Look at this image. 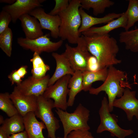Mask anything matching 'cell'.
I'll return each mask as SVG.
<instances>
[{"label":"cell","instance_id":"obj_1","mask_svg":"<svg viewBox=\"0 0 138 138\" xmlns=\"http://www.w3.org/2000/svg\"><path fill=\"white\" fill-rule=\"evenodd\" d=\"M83 36L88 51L96 58L100 69L121 62L116 57L119 48L114 38L109 34Z\"/></svg>","mask_w":138,"mask_h":138},{"label":"cell","instance_id":"obj_2","mask_svg":"<svg viewBox=\"0 0 138 138\" xmlns=\"http://www.w3.org/2000/svg\"><path fill=\"white\" fill-rule=\"evenodd\" d=\"M103 82L97 88L92 87L89 93L91 94L97 95L100 92L105 91L108 97L109 110L111 112L113 110V103L116 98H120L123 95L125 88H131L128 81L126 73L117 69L113 65L108 68L107 76Z\"/></svg>","mask_w":138,"mask_h":138},{"label":"cell","instance_id":"obj_3","mask_svg":"<svg viewBox=\"0 0 138 138\" xmlns=\"http://www.w3.org/2000/svg\"><path fill=\"white\" fill-rule=\"evenodd\" d=\"M81 6L80 0H70L67 8L58 15L61 21L59 37L72 44H77L80 37L79 30L82 20L79 9Z\"/></svg>","mask_w":138,"mask_h":138},{"label":"cell","instance_id":"obj_4","mask_svg":"<svg viewBox=\"0 0 138 138\" xmlns=\"http://www.w3.org/2000/svg\"><path fill=\"white\" fill-rule=\"evenodd\" d=\"M55 111L62 124L64 138H67L68 135L73 131L90 130L88 124L90 111L81 104L79 103L72 113H68L59 108H56Z\"/></svg>","mask_w":138,"mask_h":138},{"label":"cell","instance_id":"obj_5","mask_svg":"<svg viewBox=\"0 0 138 138\" xmlns=\"http://www.w3.org/2000/svg\"><path fill=\"white\" fill-rule=\"evenodd\" d=\"M99 112L100 122L96 130L97 133L108 131L110 132L112 136H116L118 138H125L133 133L132 130L124 129L118 125L117 124L118 120L116 115L110 113L108 101L105 97L102 100L101 107Z\"/></svg>","mask_w":138,"mask_h":138},{"label":"cell","instance_id":"obj_6","mask_svg":"<svg viewBox=\"0 0 138 138\" xmlns=\"http://www.w3.org/2000/svg\"><path fill=\"white\" fill-rule=\"evenodd\" d=\"M37 107L34 112L36 117L39 118L45 124L49 138H56L55 133L60 125L59 121L54 116L52 111L54 101L51 99L43 95L37 97Z\"/></svg>","mask_w":138,"mask_h":138},{"label":"cell","instance_id":"obj_7","mask_svg":"<svg viewBox=\"0 0 138 138\" xmlns=\"http://www.w3.org/2000/svg\"><path fill=\"white\" fill-rule=\"evenodd\" d=\"M77 44V46L74 47L66 43L65 51L63 53L74 71L88 70V60L91 54L88 50L83 35L80 36Z\"/></svg>","mask_w":138,"mask_h":138},{"label":"cell","instance_id":"obj_8","mask_svg":"<svg viewBox=\"0 0 138 138\" xmlns=\"http://www.w3.org/2000/svg\"><path fill=\"white\" fill-rule=\"evenodd\" d=\"M67 75L61 78L53 85L48 87L43 96L45 98L52 99L54 107L66 111L68 107L67 96L69 92L68 85L71 77Z\"/></svg>","mask_w":138,"mask_h":138},{"label":"cell","instance_id":"obj_9","mask_svg":"<svg viewBox=\"0 0 138 138\" xmlns=\"http://www.w3.org/2000/svg\"><path fill=\"white\" fill-rule=\"evenodd\" d=\"M49 36V34H46L33 39L20 37L17 38V42L23 49L40 54L43 52L53 53L61 46L63 40L61 39L57 42H53L48 37Z\"/></svg>","mask_w":138,"mask_h":138},{"label":"cell","instance_id":"obj_10","mask_svg":"<svg viewBox=\"0 0 138 138\" xmlns=\"http://www.w3.org/2000/svg\"><path fill=\"white\" fill-rule=\"evenodd\" d=\"M29 14L38 20L42 29L50 31L52 37L56 39L59 37L61 22L59 15H52L47 13L41 7L35 8Z\"/></svg>","mask_w":138,"mask_h":138},{"label":"cell","instance_id":"obj_11","mask_svg":"<svg viewBox=\"0 0 138 138\" xmlns=\"http://www.w3.org/2000/svg\"><path fill=\"white\" fill-rule=\"evenodd\" d=\"M44 0H16L13 4L3 7L2 10L8 12L11 15L12 21L15 23L23 15L29 14L35 8L42 7Z\"/></svg>","mask_w":138,"mask_h":138},{"label":"cell","instance_id":"obj_12","mask_svg":"<svg viewBox=\"0 0 138 138\" xmlns=\"http://www.w3.org/2000/svg\"><path fill=\"white\" fill-rule=\"evenodd\" d=\"M50 78L48 74L39 79H36L31 76L16 86L19 91L25 95L38 97L43 95L48 87Z\"/></svg>","mask_w":138,"mask_h":138},{"label":"cell","instance_id":"obj_13","mask_svg":"<svg viewBox=\"0 0 138 138\" xmlns=\"http://www.w3.org/2000/svg\"><path fill=\"white\" fill-rule=\"evenodd\" d=\"M136 91H131L126 88L123 95L115 99L113 103V107L120 108L125 112L129 121L132 119L134 116L138 120V99L136 98Z\"/></svg>","mask_w":138,"mask_h":138},{"label":"cell","instance_id":"obj_14","mask_svg":"<svg viewBox=\"0 0 138 138\" xmlns=\"http://www.w3.org/2000/svg\"><path fill=\"white\" fill-rule=\"evenodd\" d=\"M10 96L19 114L22 117L28 112H34L36 110L37 107V97L23 94L16 86L10 94Z\"/></svg>","mask_w":138,"mask_h":138},{"label":"cell","instance_id":"obj_15","mask_svg":"<svg viewBox=\"0 0 138 138\" xmlns=\"http://www.w3.org/2000/svg\"><path fill=\"white\" fill-rule=\"evenodd\" d=\"M52 55L56 61V67L54 74L49 79L48 87L53 85L58 79L66 75H72L75 72L63 53L61 54L53 52Z\"/></svg>","mask_w":138,"mask_h":138},{"label":"cell","instance_id":"obj_16","mask_svg":"<svg viewBox=\"0 0 138 138\" xmlns=\"http://www.w3.org/2000/svg\"><path fill=\"white\" fill-rule=\"evenodd\" d=\"M81 18V24L79 30L80 34L86 30L95 25L102 24H107L120 17L121 13H109L100 18L93 17L88 15L84 9L80 7L79 9Z\"/></svg>","mask_w":138,"mask_h":138},{"label":"cell","instance_id":"obj_17","mask_svg":"<svg viewBox=\"0 0 138 138\" xmlns=\"http://www.w3.org/2000/svg\"><path fill=\"white\" fill-rule=\"evenodd\" d=\"M19 19L26 38L33 39L44 35L39 22L34 17L27 14L21 16Z\"/></svg>","mask_w":138,"mask_h":138},{"label":"cell","instance_id":"obj_18","mask_svg":"<svg viewBox=\"0 0 138 138\" xmlns=\"http://www.w3.org/2000/svg\"><path fill=\"white\" fill-rule=\"evenodd\" d=\"M127 22L126 11L123 13L119 17L109 22L106 25L99 27H93L82 33L83 36L93 34L102 35L108 34L112 30L122 27L125 29Z\"/></svg>","mask_w":138,"mask_h":138},{"label":"cell","instance_id":"obj_19","mask_svg":"<svg viewBox=\"0 0 138 138\" xmlns=\"http://www.w3.org/2000/svg\"><path fill=\"white\" fill-rule=\"evenodd\" d=\"M23 119L25 131L29 138H45L42 130L46 126L42 122L38 120L34 112L28 113Z\"/></svg>","mask_w":138,"mask_h":138},{"label":"cell","instance_id":"obj_20","mask_svg":"<svg viewBox=\"0 0 138 138\" xmlns=\"http://www.w3.org/2000/svg\"><path fill=\"white\" fill-rule=\"evenodd\" d=\"M83 82L82 72L79 70L75 71L70 78L68 85L69 89V97L67 101L68 107L73 106L76 96L83 90Z\"/></svg>","mask_w":138,"mask_h":138},{"label":"cell","instance_id":"obj_21","mask_svg":"<svg viewBox=\"0 0 138 138\" xmlns=\"http://www.w3.org/2000/svg\"><path fill=\"white\" fill-rule=\"evenodd\" d=\"M108 68L105 67L95 72L86 70L82 72L83 90L88 91L92 87L93 83L97 81L104 82L108 75Z\"/></svg>","mask_w":138,"mask_h":138},{"label":"cell","instance_id":"obj_22","mask_svg":"<svg viewBox=\"0 0 138 138\" xmlns=\"http://www.w3.org/2000/svg\"><path fill=\"white\" fill-rule=\"evenodd\" d=\"M1 126L8 136L23 131L25 129L23 117L18 114L7 118Z\"/></svg>","mask_w":138,"mask_h":138},{"label":"cell","instance_id":"obj_23","mask_svg":"<svg viewBox=\"0 0 138 138\" xmlns=\"http://www.w3.org/2000/svg\"><path fill=\"white\" fill-rule=\"evenodd\" d=\"M81 7L89 10L92 8L95 16L103 14L106 8L113 6L114 2L109 0H80Z\"/></svg>","mask_w":138,"mask_h":138},{"label":"cell","instance_id":"obj_24","mask_svg":"<svg viewBox=\"0 0 138 138\" xmlns=\"http://www.w3.org/2000/svg\"><path fill=\"white\" fill-rule=\"evenodd\" d=\"M119 35L120 42L125 44L126 49L134 52H138V28L122 31Z\"/></svg>","mask_w":138,"mask_h":138},{"label":"cell","instance_id":"obj_25","mask_svg":"<svg viewBox=\"0 0 138 138\" xmlns=\"http://www.w3.org/2000/svg\"><path fill=\"white\" fill-rule=\"evenodd\" d=\"M30 61L32 64V76L36 79H39L43 77L46 75L47 72L50 70V66L45 63L40 54L37 52H34L33 57Z\"/></svg>","mask_w":138,"mask_h":138},{"label":"cell","instance_id":"obj_26","mask_svg":"<svg viewBox=\"0 0 138 138\" xmlns=\"http://www.w3.org/2000/svg\"><path fill=\"white\" fill-rule=\"evenodd\" d=\"M0 109L9 117L19 114L8 92L0 94Z\"/></svg>","mask_w":138,"mask_h":138},{"label":"cell","instance_id":"obj_27","mask_svg":"<svg viewBox=\"0 0 138 138\" xmlns=\"http://www.w3.org/2000/svg\"><path fill=\"white\" fill-rule=\"evenodd\" d=\"M13 37L12 30L9 27L0 34V48L9 57L12 54Z\"/></svg>","mask_w":138,"mask_h":138},{"label":"cell","instance_id":"obj_28","mask_svg":"<svg viewBox=\"0 0 138 138\" xmlns=\"http://www.w3.org/2000/svg\"><path fill=\"white\" fill-rule=\"evenodd\" d=\"M126 11L127 22L125 30L128 31L138 21V0H129L128 8Z\"/></svg>","mask_w":138,"mask_h":138},{"label":"cell","instance_id":"obj_29","mask_svg":"<svg viewBox=\"0 0 138 138\" xmlns=\"http://www.w3.org/2000/svg\"><path fill=\"white\" fill-rule=\"evenodd\" d=\"M27 68L26 65L22 66L18 69L13 71L8 75V77L12 85L15 84L18 85L22 82V78L27 73Z\"/></svg>","mask_w":138,"mask_h":138},{"label":"cell","instance_id":"obj_30","mask_svg":"<svg viewBox=\"0 0 138 138\" xmlns=\"http://www.w3.org/2000/svg\"><path fill=\"white\" fill-rule=\"evenodd\" d=\"M55 5L54 8L48 14L52 15H58L59 13L66 9L69 4L68 0H55Z\"/></svg>","mask_w":138,"mask_h":138},{"label":"cell","instance_id":"obj_31","mask_svg":"<svg viewBox=\"0 0 138 138\" xmlns=\"http://www.w3.org/2000/svg\"><path fill=\"white\" fill-rule=\"evenodd\" d=\"M12 20V17L8 12L3 10L1 12L0 34L9 27V25Z\"/></svg>","mask_w":138,"mask_h":138},{"label":"cell","instance_id":"obj_32","mask_svg":"<svg viewBox=\"0 0 138 138\" xmlns=\"http://www.w3.org/2000/svg\"><path fill=\"white\" fill-rule=\"evenodd\" d=\"M92 136L91 133L89 131L78 130L71 132L67 138H91Z\"/></svg>","mask_w":138,"mask_h":138},{"label":"cell","instance_id":"obj_33","mask_svg":"<svg viewBox=\"0 0 138 138\" xmlns=\"http://www.w3.org/2000/svg\"><path fill=\"white\" fill-rule=\"evenodd\" d=\"M100 68L96 58L91 55L89 57L88 62V70L95 72L100 70Z\"/></svg>","mask_w":138,"mask_h":138},{"label":"cell","instance_id":"obj_34","mask_svg":"<svg viewBox=\"0 0 138 138\" xmlns=\"http://www.w3.org/2000/svg\"><path fill=\"white\" fill-rule=\"evenodd\" d=\"M8 138H29L26 131L12 134L9 136Z\"/></svg>","mask_w":138,"mask_h":138},{"label":"cell","instance_id":"obj_35","mask_svg":"<svg viewBox=\"0 0 138 138\" xmlns=\"http://www.w3.org/2000/svg\"><path fill=\"white\" fill-rule=\"evenodd\" d=\"M9 136L5 131L2 127H0V138H8Z\"/></svg>","mask_w":138,"mask_h":138},{"label":"cell","instance_id":"obj_36","mask_svg":"<svg viewBox=\"0 0 138 138\" xmlns=\"http://www.w3.org/2000/svg\"><path fill=\"white\" fill-rule=\"evenodd\" d=\"M16 0H0L1 3H3L8 4V5H11L14 3Z\"/></svg>","mask_w":138,"mask_h":138},{"label":"cell","instance_id":"obj_37","mask_svg":"<svg viewBox=\"0 0 138 138\" xmlns=\"http://www.w3.org/2000/svg\"><path fill=\"white\" fill-rule=\"evenodd\" d=\"M4 121L3 117L2 115H1L0 116V124H2L4 122Z\"/></svg>","mask_w":138,"mask_h":138},{"label":"cell","instance_id":"obj_38","mask_svg":"<svg viewBox=\"0 0 138 138\" xmlns=\"http://www.w3.org/2000/svg\"><path fill=\"white\" fill-rule=\"evenodd\" d=\"M134 77V84H137L138 85V83H136V82H135V77Z\"/></svg>","mask_w":138,"mask_h":138},{"label":"cell","instance_id":"obj_39","mask_svg":"<svg viewBox=\"0 0 138 138\" xmlns=\"http://www.w3.org/2000/svg\"><path fill=\"white\" fill-rule=\"evenodd\" d=\"M56 138H64L63 137H58Z\"/></svg>","mask_w":138,"mask_h":138},{"label":"cell","instance_id":"obj_40","mask_svg":"<svg viewBox=\"0 0 138 138\" xmlns=\"http://www.w3.org/2000/svg\"><path fill=\"white\" fill-rule=\"evenodd\" d=\"M91 138H94L92 136Z\"/></svg>","mask_w":138,"mask_h":138},{"label":"cell","instance_id":"obj_41","mask_svg":"<svg viewBox=\"0 0 138 138\" xmlns=\"http://www.w3.org/2000/svg\"></svg>","mask_w":138,"mask_h":138}]
</instances>
